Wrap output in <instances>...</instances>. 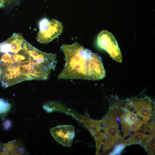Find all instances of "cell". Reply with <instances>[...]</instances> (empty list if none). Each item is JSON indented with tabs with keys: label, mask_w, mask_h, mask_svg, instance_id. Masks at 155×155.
Returning a JSON list of instances; mask_svg holds the SVG:
<instances>
[{
	"label": "cell",
	"mask_w": 155,
	"mask_h": 155,
	"mask_svg": "<svg viewBox=\"0 0 155 155\" xmlns=\"http://www.w3.org/2000/svg\"><path fill=\"white\" fill-rule=\"evenodd\" d=\"M56 55L38 49L20 33L0 43V82L4 88L26 80H46L56 66Z\"/></svg>",
	"instance_id": "6da1fadb"
},
{
	"label": "cell",
	"mask_w": 155,
	"mask_h": 155,
	"mask_svg": "<svg viewBox=\"0 0 155 155\" xmlns=\"http://www.w3.org/2000/svg\"><path fill=\"white\" fill-rule=\"evenodd\" d=\"M61 49L65 55L64 68L59 79L98 80L105 76L101 57L78 42L62 44Z\"/></svg>",
	"instance_id": "7a4b0ae2"
},
{
	"label": "cell",
	"mask_w": 155,
	"mask_h": 155,
	"mask_svg": "<svg viewBox=\"0 0 155 155\" xmlns=\"http://www.w3.org/2000/svg\"><path fill=\"white\" fill-rule=\"evenodd\" d=\"M39 30L36 39L40 43H48L59 35L63 30L61 23L55 19L49 21L44 18L39 24Z\"/></svg>",
	"instance_id": "3957f363"
},
{
	"label": "cell",
	"mask_w": 155,
	"mask_h": 155,
	"mask_svg": "<svg viewBox=\"0 0 155 155\" xmlns=\"http://www.w3.org/2000/svg\"><path fill=\"white\" fill-rule=\"evenodd\" d=\"M97 43L99 48L107 52L114 59L119 62H122L120 49L111 33L105 30L101 31L98 36Z\"/></svg>",
	"instance_id": "277c9868"
},
{
	"label": "cell",
	"mask_w": 155,
	"mask_h": 155,
	"mask_svg": "<svg viewBox=\"0 0 155 155\" xmlns=\"http://www.w3.org/2000/svg\"><path fill=\"white\" fill-rule=\"evenodd\" d=\"M50 132L59 143L67 147L71 146L75 136L74 129L72 125L56 126L51 129Z\"/></svg>",
	"instance_id": "5b68a950"
},
{
	"label": "cell",
	"mask_w": 155,
	"mask_h": 155,
	"mask_svg": "<svg viewBox=\"0 0 155 155\" xmlns=\"http://www.w3.org/2000/svg\"><path fill=\"white\" fill-rule=\"evenodd\" d=\"M105 140H107L114 144L118 138L119 131L116 121L109 123L104 129Z\"/></svg>",
	"instance_id": "8992f818"
},
{
	"label": "cell",
	"mask_w": 155,
	"mask_h": 155,
	"mask_svg": "<svg viewBox=\"0 0 155 155\" xmlns=\"http://www.w3.org/2000/svg\"><path fill=\"white\" fill-rule=\"evenodd\" d=\"M145 134L140 133H134L130 138L123 142L126 145L131 144H140Z\"/></svg>",
	"instance_id": "52a82bcc"
},
{
	"label": "cell",
	"mask_w": 155,
	"mask_h": 155,
	"mask_svg": "<svg viewBox=\"0 0 155 155\" xmlns=\"http://www.w3.org/2000/svg\"><path fill=\"white\" fill-rule=\"evenodd\" d=\"M95 140L96 147V154L98 153L101 145L103 144V140L104 139V134L100 131L98 130L92 134Z\"/></svg>",
	"instance_id": "ba28073f"
},
{
	"label": "cell",
	"mask_w": 155,
	"mask_h": 155,
	"mask_svg": "<svg viewBox=\"0 0 155 155\" xmlns=\"http://www.w3.org/2000/svg\"><path fill=\"white\" fill-rule=\"evenodd\" d=\"M11 105L3 98H0V114L5 113L9 111Z\"/></svg>",
	"instance_id": "9c48e42d"
},
{
	"label": "cell",
	"mask_w": 155,
	"mask_h": 155,
	"mask_svg": "<svg viewBox=\"0 0 155 155\" xmlns=\"http://www.w3.org/2000/svg\"><path fill=\"white\" fill-rule=\"evenodd\" d=\"M155 146L154 142L151 141V138L148 141L144 144V146L146 151L149 152L150 155H152V152L155 149Z\"/></svg>",
	"instance_id": "30bf717a"
},
{
	"label": "cell",
	"mask_w": 155,
	"mask_h": 155,
	"mask_svg": "<svg viewBox=\"0 0 155 155\" xmlns=\"http://www.w3.org/2000/svg\"><path fill=\"white\" fill-rule=\"evenodd\" d=\"M126 145L122 142L117 146L113 150L110 154V155H115L119 154L125 147Z\"/></svg>",
	"instance_id": "8fae6325"
},
{
	"label": "cell",
	"mask_w": 155,
	"mask_h": 155,
	"mask_svg": "<svg viewBox=\"0 0 155 155\" xmlns=\"http://www.w3.org/2000/svg\"><path fill=\"white\" fill-rule=\"evenodd\" d=\"M140 121H132L129 124V126L134 132H136L139 125Z\"/></svg>",
	"instance_id": "7c38bea8"
},
{
	"label": "cell",
	"mask_w": 155,
	"mask_h": 155,
	"mask_svg": "<svg viewBox=\"0 0 155 155\" xmlns=\"http://www.w3.org/2000/svg\"><path fill=\"white\" fill-rule=\"evenodd\" d=\"M126 114L131 122L135 121H140V120L137 117L135 114L130 111H128L126 113Z\"/></svg>",
	"instance_id": "4fadbf2b"
},
{
	"label": "cell",
	"mask_w": 155,
	"mask_h": 155,
	"mask_svg": "<svg viewBox=\"0 0 155 155\" xmlns=\"http://www.w3.org/2000/svg\"><path fill=\"white\" fill-rule=\"evenodd\" d=\"M154 122L153 121L149 124V131L151 133L154 134L155 132Z\"/></svg>",
	"instance_id": "5bb4252c"
}]
</instances>
